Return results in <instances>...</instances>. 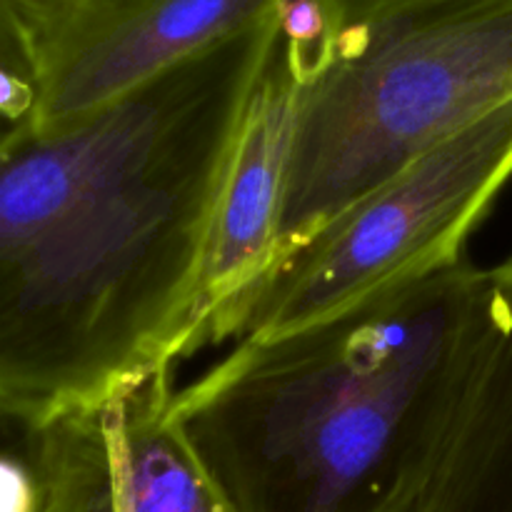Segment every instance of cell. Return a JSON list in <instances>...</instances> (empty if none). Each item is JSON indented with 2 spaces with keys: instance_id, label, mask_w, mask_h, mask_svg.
Listing matches in <instances>:
<instances>
[{
  "instance_id": "cell-1",
  "label": "cell",
  "mask_w": 512,
  "mask_h": 512,
  "mask_svg": "<svg viewBox=\"0 0 512 512\" xmlns=\"http://www.w3.org/2000/svg\"><path fill=\"white\" fill-rule=\"evenodd\" d=\"M263 23L0 153V398L100 403L178 365Z\"/></svg>"
},
{
  "instance_id": "cell-2",
  "label": "cell",
  "mask_w": 512,
  "mask_h": 512,
  "mask_svg": "<svg viewBox=\"0 0 512 512\" xmlns=\"http://www.w3.org/2000/svg\"><path fill=\"white\" fill-rule=\"evenodd\" d=\"M488 268L455 260L318 323L240 340L170 420L233 512H415L458 403Z\"/></svg>"
},
{
  "instance_id": "cell-3",
  "label": "cell",
  "mask_w": 512,
  "mask_h": 512,
  "mask_svg": "<svg viewBox=\"0 0 512 512\" xmlns=\"http://www.w3.org/2000/svg\"><path fill=\"white\" fill-rule=\"evenodd\" d=\"M278 45L293 130L275 265L512 100V0H280Z\"/></svg>"
},
{
  "instance_id": "cell-4",
  "label": "cell",
  "mask_w": 512,
  "mask_h": 512,
  "mask_svg": "<svg viewBox=\"0 0 512 512\" xmlns=\"http://www.w3.org/2000/svg\"><path fill=\"white\" fill-rule=\"evenodd\" d=\"M512 178V100L350 205L218 315L203 348L290 333L465 258Z\"/></svg>"
},
{
  "instance_id": "cell-5",
  "label": "cell",
  "mask_w": 512,
  "mask_h": 512,
  "mask_svg": "<svg viewBox=\"0 0 512 512\" xmlns=\"http://www.w3.org/2000/svg\"><path fill=\"white\" fill-rule=\"evenodd\" d=\"M280 0H55L35 45L30 128L53 133L263 23Z\"/></svg>"
},
{
  "instance_id": "cell-6",
  "label": "cell",
  "mask_w": 512,
  "mask_h": 512,
  "mask_svg": "<svg viewBox=\"0 0 512 512\" xmlns=\"http://www.w3.org/2000/svg\"><path fill=\"white\" fill-rule=\"evenodd\" d=\"M293 130V78L275 33L243 110L215 198L183 358L203 348L220 313L258 285L278 258Z\"/></svg>"
},
{
  "instance_id": "cell-7",
  "label": "cell",
  "mask_w": 512,
  "mask_h": 512,
  "mask_svg": "<svg viewBox=\"0 0 512 512\" xmlns=\"http://www.w3.org/2000/svg\"><path fill=\"white\" fill-rule=\"evenodd\" d=\"M173 370H148L103 400L108 512H233L170 420Z\"/></svg>"
},
{
  "instance_id": "cell-8",
  "label": "cell",
  "mask_w": 512,
  "mask_h": 512,
  "mask_svg": "<svg viewBox=\"0 0 512 512\" xmlns=\"http://www.w3.org/2000/svg\"><path fill=\"white\" fill-rule=\"evenodd\" d=\"M58 438V408L0 398V512H40Z\"/></svg>"
},
{
  "instance_id": "cell-9",
  "label": "cell",
  "mask_w": 512,
  "mask_h": 512,
  "mask_svg": "<svg viewBox=\"0 0 512 512\" xmlns=\"http://www.w3.org/2000/svg\"><path fill=\"white\" fill-rule=\"evenodd\" d=\"M50 5L0 0V60L35 85V45Z\"/></svg>"
},
{
  "instance_id": "cell-10",
  "label": "cell",
  "mask_w": 512,
  "mask_h": 512,
  "mask_svg": "<svg viewBox=\"0 0 512 512\" xmlns=\"http://www.w3.org/2000/svg\"><path fill=\"white\" fill-rule=\"evenodd\" d=\"M28 128L30 123H10V120L0 118V153H3L8 145H13Z\"/></svg>"
},
{
  "instance_id": "cell-11",
  "label": "cell",
  "mask_w": 512,
  "mask_h": 512,
  "mask_svg": "<svg viewBox=\"0 0 512 512\" xmlns=\"http://www.w3.org/2000/svg\"><path fill=\"white\" fill-rule=\"evenodd\" d=\"M40 3H45V5H53L55 0H40Z\"/></svg>"
}]
</instances>
